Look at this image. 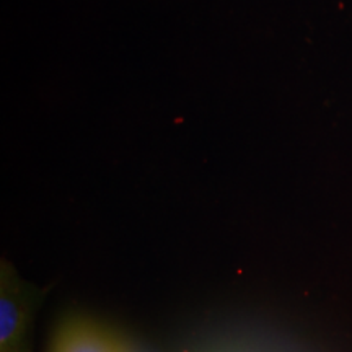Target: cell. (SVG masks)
<instances>
[{"label":"cell","instance_id":"obj_2","mask_svg":"<svg viewBox=\"0 0 352 352\" xmlns=\"http://www.w3.org/2000/svg\"><path fill=\"white\" fill-rule=\"evenodd\" d=\"M124 344L88 321H70L59 328L50 352H124Z\"/></svg>","mask_w":352,"mask_h":352},{"label":"cell","instance_id":"obj_1","mask_svg":"<svg viewBox=\"0 0 352 352\" xmlns=\"http://www.w3.org/2000/svg\"><path fill=\"white\" fill-rule=\"evenodd\" d=\"M30 303L7 263L0 276V352H28Z\"/></svg>","mask_w":352,"mask_h":352}]
</instances>
